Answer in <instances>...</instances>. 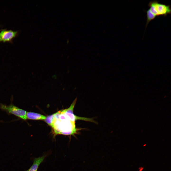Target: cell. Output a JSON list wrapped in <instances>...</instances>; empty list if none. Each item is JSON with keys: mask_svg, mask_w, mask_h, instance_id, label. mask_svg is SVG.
Listing matches in <instances>:
<instances>
[{"mask_svg": "<svg viewBox=\"0 0 171 171\" xmlns=\"http://www.w3.org/2000/svg\"><path fill=\"white\" fill-rule=\"evenodd\" d=\"M54 120V115L53 114L48 116L46 117L44 120L45 121L52 127Z\"/></svg>", "mask_w": 171, "mask_h": 171, "instance_id": "obj_9", "label": "cell"}, {"mask_svg": "<svg viewBox=\"0 0 171 171\" xmlns=\"http://www.w3.org/2000/svg\"><path fill=\"white\" fill-rule=\"evenodd\" d=\"M52 128L55 134L66 135H73L79 133V131L83 128H76L75 122L69 120L60 111L55 116Z\"/></svg>", "mask_w": 171, "mask_h": 171, "instance_id": "obj_1", "label": "cell"}, {"mask_svg": "<svg viewBox=\"0 0 171 171\" xmlns=\"http://www.w3.org/2000/svg\"><path fill=\"white\" fill-rule=\"evenodd\" d=\"M51 151H49L43 154L42 156L38 158H35L33 160L32 165L28 170L25 171H37L40 164L43 161L45 158L51 153Z\"/></svg>", "mask_w": 171, "mask_h": 171, "instance_id": "obj_6", "label": "cell"}, {"mask_svg": "<svg viewBox=\"0 0 171 171\" xmlns=\"http://www.w3.org/2000/svg\"><path fill=\"white\" fill-rule=\"evenodd\" d=\"M77 100L76 97L73 101L70 106L68 108L60 110L61 113L63 114L67 119L73 122L78 120L90 122L97 124V122L94 120L93 118L79 117L75 115L73 113L74 107Z\"/></svg>", "mask_w": 171, "mask_h": 171, "instance_id": "obj_3", "label": "cell"}, {"mask_svg": "<svg viewBox=\"0 0 171 171\" xmlns=\"http://www.w3.org/2000/svg\"><path fill=\"white\" fill-rule=\"evenodd\" d=\"M147 18V22L145 26V28L149 22L151 20L154 19L156 17L148 9L146 11Z\"/></svg>", "mask_w": 171, "mask_h": 171, "instance_id": "obj_8", "label": "cell"}, {"mask_svg": "<svg viewBox=\"0 0 171 171\" xmlns=\"http://www.w3.org/2000/svg\"><path fill=\"white\" fill-rule=\"evenodd\" d=\"M148 6L150 11L156 17L160 16H166L171 14L170 5L161 3L157 1L154 0L150 1Z\"/></svg>", "mask_w": 171, "mask_h": 171, "instance_id": "obj_2", "label": "cell"}, {"mask_svg": "<svg viewBox=\"0 0 171 171\" xmlns=\"http://www.w3.org/2000/svg\"><path fill=\"white\" fill-rule=\"evenodd\" d=\"M17 31L3 30L0 33V42H11L17 35Z\"/></svg>", "mask_w": 171, "mask_h": 171, "instance_id": "obj_5", "label": "cell"}, {"mask_svg": "<svg viewBox=\"0 0 171 171\" xmlns=\"http://www.w3.org/2000/svg\"><path fill=\"white\" fill-rule=\"evenodd\" d=\"M27 119L33 120H44L46 117L39 114L31 112H27L26 113Z\"/></svg>", "mask_w": 171, "mask_h": 171, "instance_id": "obj_7", "label": "cell"}, {"mask_svg": "<svg viewBox=\"0 0 171 171\" xmlns=\"http://www.w3.org/2000/svg\"><path fill=\"white\" fill-rule=\"evenodd\" d=\"M0 109L5 111L8 114H13L24 120L27 119V112L13 105L12 103L9 105L0 104Z\"/></svg>", "mask_w": 171, "mask_h": 171, "instance_id": "obj_4", "label": "cell"}]
</instances>
